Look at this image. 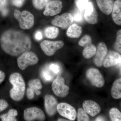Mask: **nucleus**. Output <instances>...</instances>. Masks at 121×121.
Here are the masks:
<instances>
[{
  "mask_svg": "<svg viewBox=\"0 0 121 121\" xmlns=\"http://www.w3.org/2000/svg\"><path fill=\"white\" fill-rule=\"evenodd\" d=\"M84 17L88 23L95 24L98 23V15L92 2L90 1L85 9Z\"/></svg>",
  "mask_w": 121,
  "mask_h": 121,
  "instance_id": "12",
  "label": "nucleus"
},
{
  "mask_svg": "<svg viewBox=\"0 0 121 121\" xmlns=\"http://www.w3.org/2000/svg\"><path fill=\"white\" fill-rule=\"evenodd\" d=\"M43 51L47 56H52L57 51L62 48L64 45L62 41H52L44 40L40 44Z\"/></svg>",
  "mask_w": 121,
  "mask_h": 121,
  "instance_id": "6",
  "label": "nucleus"
},
{
  "mask_svg": "<svg viewBox=\"0 0 121 121\" xmlns=\"http://www.w3.org/2000/svg\"><path fill=\"white\" fill-rule=\"evenodd\" d=\"M57 111L61 116L70 121L75 120L77 116L76 110L73 107L65 103L58 104Z\"/></svg>",
  "mask_w": 121,
  "mask_h": 121,
  "instance_id": "8",
  "label": "nucleus"
},
{
  "mask_svg": "<svg viewBox=\"0 0 121 121\" xmlns=\"http://www.w3.org/2000/svg\"><path fill=\"white\" fill-rule=\"evenodd\" d=\"M58 102L53 95H46L44 97V106L46 112L50 116L54 115L57 112Z\"/></svg>",
  "mask_w": 121,
  "mask_h": 121,
  "instance_id": "14",
  "label": "nucleus"
},
{
  "mask_svg": "<svg viewBox=\"0 0 121 121\" xmlns=\"http://www.w3.org/2000/svg\"><path fill=\"white\" fill-rule=\"evenodd\" d=\"M9 80L13 86L9 92L10 97L16 101L22 100L24 96L26 89V84L23 76L19 73L15 72L11 74Z\"/></svg>",
  "mask_w": 121,
  "mask_h": 121,
  "instance_id": "2",
  "label": "nucleus"
},
{
  "mask_svg": "<svg viewBox=\"0 0 121 121\" xmlns=\"http://www.w3.org/2000/svg\"><path fill=\"white\" fill-rule=\"evenodd\" d=\"M90 0H74L76 5L79 9L83 10L85 9Z\"/></svg>",
  "mask_w": 121,
  "mask_h": 121,
  "instance_id": "30",
  "label": "nucleus"
},
{
  "mask_svg": "<svg viewBox=\"0 0 121 121\" xmlns=\"http://www.w3.org/2000/svg\"><path fill=\"white\" fill-rule=\"evenodd\" d=\"M43 76L44 80L48 82L52 80V76L51 75L50 73L47 71H43Z\"/></svg>",
  "mask_w": 121,
  "mask_h": 121,
  "instance_id": "35",
  "label": "nucleus"
},
{
  "mask_svg": "<svg viewBox=\"0 0 121 121\" xmlns=\"http://www.w3.org/2000/svg\"><path fill=\"white\" fill-rule=\"evenodd\" d=\"M92 39L89 35H85L78 42V45L83 47H85L87 45L92 43Z\"/></svg>",
  "mask_w": 121,
  "mask_h": 121,
  "instance_id": "27",
  "label": "nucleus"
},
{
  "mask_svg": "<svg viewBox=\"0 0 121 121\" xmlns=\"http://www.w3.org/2000/svg\"><path fill=\"white\" fill-rule=\"evenodd\" d=\"M82 10L79 9L78 10L76 11L74 13V16H73L74 21L75 22H82L83 20L82 13L81 12Z\"/></svg>",
  "mask_w": 121,
  "mask_h": 121,
  "instance_id": "31",
  "label": "nucleus"
},
{
  "mask_svg": "<svg viewBox=\"0 0 121 121\" xmlns=\"http://www.w3.org/2000/svg\"><path fill=\"white\" fill-rule=\"evenodd\" d=\"M50 0H32L34 7L39 10H41L45 8Z\"/></svg>",
  "mask_w": 121,
  "mask_h": 121,
  "instance_id": "26",
  "label": "nucleus"
},
{
  "mask_svg": "<svg viewBox=\"0 0 121 121\" xmlns=\"http://www.w3.org/2000/svg\"><path fill=\"white\" fill-rule=\"evenodd\" d=\"M109 116L112 121H121V113L118 109L113 108L111 109L109 111Z\"/></svg>",
  "mask_w": 121,
  "mask_h": 121,
  "instance_id": "24",
  "label": "nucleus"
},
{
  "mask_svg": "<svg viewBox=\"0 0 121 121\" xmlns=\"http://www.w3.org/2000/svg\"><path fill=\"white\" fill-rule=\"evenodd\" d=\"M14 16L19 22L20 27L22 29H30L34 25L35 17L29 11H23L21 12L19 10L15 9Z\"/></svg>",
  "mask_w": 121,
  "mask_h": 121,
  "instance_id": "3",
  "label": "nucleus"
},
{
  "mask_svg": "<svg viewBox=\"0 0 121 121\" xmlns=\"http://www.w3.org/2000/svg\"><path fill=\"white\" fill-rule=\"evenodd\" d=\"M52 90L55 95L60 98L65 97L69 94V87L65 84V80L62 76H58L52 82Z\"/></svg>",
  "mask_w": 121,
  "mask_h": 121,
  "instance_id": "5",
  "label": "nucleus"
},
{
  "mask_svg": "<svg viewBox=\"0 0 121 121\" xmlns=\"http://www.w3.org/2000/svg\"><path fill=\"white\" fill-rule=\"evenodd\" d=\"M62 8V2L60 0L49 1L45 6L44 15L47 16H55L60 13Z\"/></svg>",
  "mask_w": 121,
  "mask_h": 121,
  "instance_id": "11",
  "label": "nucleus"
},
{
  "mask_svg": "<svg viewBox=\"0 0 121 121\" xmlns=\"http://www.w3.org/2000/svg\"><path fill=\"white\" fill-rule=\"evenodd\" d=\"M35 38L37 40H40L43 39V35L41 31H38L35 35Z\"/></svg>",
  "mask_w": 121,
  "mask_h": 121,
  "instance_id": "37",
  "label": "nucleus"
},
{
  "mask_svg": "<svg viewBox=\"0 0 121 121\" xmlns=\"http://www.w3.org/2000/svg\"><path fill=\"white\" fill-rule=\"evenodd\" d=\"M121 61V54L118 52L110 51L107 53L103 65L106 68L110 67L117 65Z\"/></svg>",
  "mask_w": 121,
  "mask_h": 121,
  "instance_id": "15",
  "label": "nucleus"
},
{
  "mask_svg": "<svg viewBox=\"0 0 121 121\" xmlns=\"http://www.w3.org/2000/svg\"><path fill=\"white\" fill-rule=\"evenodd\" d=\"M8 0H0V8H3L6 6L8 4Z\"/></svg>",
  "mask_w": 121,
  "mask_h": 121,
  "instance_id": "38",
  "label": "nucleus"
},
{
  "mask_svg": "<svg viewBox=\"0 0 121 121\" xmlns=\"http://www.w3.org/2000/svg\"><path fill=\"white\" fill-rule=\"evenodd\" d=\"M113 21L116 24L121 25V0H116L114 3L112 13Z\"/></svg>",
  "mask_w": 121,
  "mask_h": 121,
  "instance_id": "18",
  "label": "nucleus"
},
{
  "mask_svg": "<svg viewBox=\"0 0 121 121\" xmlns=\"http://www.w3.org/2000/svg\"><path fill=\"white\" fill-rule=\"evenodd\" d=\"M0 44L4 52L13 56H17L31 48V41L28 35L19 31L9 30L2 33Z\"/></svg>",
  "mask_w": 121,
  "mask_h": 121,
  "instance_id": "1",
  "label": "nucleus"
},
{
  "mask_svg": "<svg viewBox=\"0 0 121 121\" xmlns=\"http://www.w3.org/2000/svg\"><path fill=\"white\" fill-rule=\"evenodd\" d=\"M58 121H67V120L63 119H59L58 120Z\"/></svg>",
  "mask_w": 121,
  "mask_h": 121,
  "instance_id": "41",
  "label": "nucleus"
},
{
  "mask_svg": "<svg viewBox=\"0 0 121 121\" xmlns=\"http://www.w3.org/2000/svg\"><path fill=\"white\" fill-rule=\"evenodd\" d=\"M114 48L118 52H121V30H118L117 34V39L114 44Z\"/></svg>",
  "mask_w": 121,
  "mask_h": 121,
  "instance_id": "29",
  "label": "nucleus"
},
{
  "mask_svg": "<svg viewBox=\"0 0 121 121\" xmlns=\"http://www.w3.org/2000/svg\"><path fill=\"white\" fill-rule=\"evenodd\" d=\"M74 21L73 16L69 13H66L60 16H57L53 19L51 23L52 25L63 29L68 28Z\"/></svg>",
  "mask_w": 121,
  "mask_h": 121,
  "instance_id": "9",
  "label": "nucleus"
},
{
  "mask_svg": "<svg viewBox=\"0 0 121 121\" xmlns=\"http://www.w3.org/2000/svg\"><path fill=\"white\" fill-rule=\"evenodd\" d=\"M107 53L108 49L105 44L103 42L99 43L96 49L94 59V62L97 66L100 67L102 66Z\"/></svg>",
  "mask_w": 121,
  "mask_h": 121,
  "instance_id": "13",
  "label": "nucleus"
},
{
  "mask_svg": "<svg viewBox=\"0 0 121 121\" xmlns=\"http://www.w3.org/2000/svg\"><path fill=\"white\" fill-rule=\"evenodd\" d=\"M78 121H90V118L87 113L82 108H79L78 110Z\"/></svg>",
  "mask_w": 121,
  "mask_h": 121,
  "instance_id": "28",
  "label": "nucleus"
},
{
  "mask_svg": "<svg viewBox=\"0 0 121 121\" xmlns=\"http://www.w3.org/2000/svg\"><path fill=\"white\" fill-rule=\"evenodd\" d=\"M59 33L58 28L54 26H49L44 30L45 37L48 39H55L58 37Z\"/></svg>",
  "mask_w": 121,
  "mask_h": 121,
  "instance_id": "22",
  "label": "nucleus"
},
{
  "mask_svg": "<svg viewBox=\"0 0 121 121\" xmlns=\"http://www.w3.org/2000/svg\"><path fill=\"white\" fill-rule=\"evenodd\" d=\"M25 0H12L13 4L16 7H21L23 4Z\"/></svg>",
  "mask_w": 121,
  "mask_h": 121,
  "instance_id": "36",
  "label": "nucleus"
},
{
  "mask_svg": "<svg viewBox=\"0 0 121 121\" xmlns=\"http://www.w3.org/2000/svg\"><path fill=\"white\" fill-rule=\"evenodd\" d=\"M35 92L34 90L31 88L29 87L27 89L26 95L27 97L29 99H33L35 96Z\"/></svg>",
  "mask_w": 121,
  "mask_h": 121,
  "instance_id": "34",
  "label": "nucleus"
},
{
  "mask_svg": "<svg viewBox=\"0 0 121 121\" xmlns=\"http://www.w3.org/2000/svg\"><path fill=\"white\" fill-rule=\"evenodd\" d=\"M96 49V47L92 43L87 45L83 51V56L86 59L91 58L95 55Z\"/></svg>",
  "mask_w": 121,
  "mask_h": 121,
  "instance_id": "21",
  "label": "nucleus"
},
{
  "mask_svg": "<svg viewBox=\"0 0 121 121\" xmlns=\"http://www.w3.org/2000/svg\"><path fill=\"white\" fill-rule=\"evenodd\" d=\"M105 119L103 117H99L95 119V121H105Z\"/></svg>",
  "mask_w": 121,
  "mask_h": 121,
  "instance_id": "40",
  "label": "nucleus"
},
{
  "mask_svg": "<svg viewBox=\"0 0 121 121\" xmlns=\"http://www.w3.org/2000/svg\"><path fill=\"white\" fill-rule=\"evenodd\" d=\"M24 119L26 121H32L38 120L44 121L45 117L44 113L41 109L36 107L26 108L24 111Z\"/></svg>",
  "mask_w": 121,
  "mask_h": 121,
  "instance_id": "7",
  "label": "nucleus"
},
{
  "mask_svg": "<svg viewBox=\"0 0 121 121\" xmlns=\"http://www.w3.org/2000/svg\"><path fill=\"white\" fill-rule=\"evenodd\" d=\"M5 75L4 72L0 70V84L4 80Z\"/></svg>",
  "mask_w": 121,
  "mask_h": 121,
  "instance_id": "39",
  "label": "nucleus"
},
{
  "mask_svg": "<svg viewBox=\"0 0 121 121\" xmlns=\"http://www.w3.org/2000/svg\"><path fill=\"white\" fill-rule=\"evenodd\" d=\"M29 87L33 89L35 92L39 90L42 88V85L41 82L39 79H35L30 80L28 82Z\"/></svg>",
  "mask_w": 121,
  "mask_h": 121,
  "instance_id": "25",
  "label": "nucleus"
},
{
  "mask_svg": "<svg viewBox=\"0 0 121 121\" xmlns=\"http://www.w3.org/2000/svg\"><path fill=\"white\" fill-rule=\"evenodd\" d=\"M9 104L8 102L4 99H0V112L8 108Z\"/></svg>",
  "mask_w": 121,
  "mask_h": 121,
  "instance_id": "33",
  "label": "nucleus"
},
{
  "mask_svg": "<svg viewBox=\"0 0 121 121\" xmlns=\"http://www.w3.org/2000/svg\"><path fill=\"white\" fill-rule=\"evenodd\" d=\"M86 75L93 86L98 87H101L104 86V78L98 69L95 68H90L87 71Z\"/></svg>",
  "mask_w": 121,
  "mask_h": 121,
  "instance_id": "10",
  "label": "nucleus"
},
{
  "mask_svg": "<svg viewBox=\"0 0 121 121\" xmlns=\"http://www.w3.org/2000/svg\"><path fill=\"white\" fill-rule=\"evenodd\" d=\"M82 28L77 24H72L68 28L67 36L69 38L76 39L80 37L82 33Z\"/></svg>",
  "mask_w": 121,
  "mask_h": 121,
  "instance_id": "19",
  "label": "nucleus"
},
{
  "mask_svg": "<svg viewBox=\"0 0 121 121\" xmlns=\"http://www.w3.org/2000/svg\"><path fill=\"white\" fill-rule=\"evenodd\" d=\"M39 60L38 56L35 52L28 51L21 54L17 59V63L22 70L26 69L29 66L35 65Z\"/></svg>",
  "mask_w": 121,
  "mask_h": 121,
  "instance_id": "4",
  "label": "nucleus"
},
{
  "mask_svg": "<svg viewBox=\"0 0 121 121\" xmlns=\"http://www.w3.org/2000/svg\"><path fill=\"white\" fill-rule=\"evenodd\" d=\"M18 115L17 111L14 109H11L7 113L0 116V118L2 121H16V117Z\"/></svg>",
  "mask_w": 121,
  "mask_h": 121,
  "instance_id": "23",
  "label": "nucleus"
},
{
  "mask_svg": "<svg viewBox=\"0 0 121 121\" xmlns=\"http://www.w3.org/2000/svg\"><path fill=\"white\" fill-rule=\"evenodd\" d=\"M50 70L56 74H58L60 71V67L57 64H51L50 66Z\"/></svg>",
  "mask_w": 121,
  "mask_h": 121,
  "instance_id": "32",
  "label": "nucleus"
},
{
  "mask_svg": "<svg viewBox=\"0 0 121 121\" xmlns=\"http://www.w3.org/2000/svg\"><path fill=\"white\" fill-rule=\"evenodd\" d=\"M111 95L115 99H118L121 98V79L116 80L113 84L111 89Z\"/></svg>",
  "mask_w": 121,
  "mask_h": 121,
  "instance_id": "20",
  "label": "nucleus"
},
{
  "mask_svg": "<svg viewBox=\"0 0 121 121\" xmlns=\"http://www.w3.org/2000/svg\"><path fill=\"white\" fill-rule=\"evenodd\" d=\"M114 0H96L98 7L103 13L110 15L112 13L113 7Z\"/></svg>",
  "mask_w": 121,
  "mask_h": 121,
  "instance_id": "17",
  "label": "nucleus"
},
{
  "mask_svg": "<svg viewBox=\"0 0 121 121\" xmlns=\"http://www.w3.org/2000/svg\"><path fill=\"white\" fill-rule=\"evenodd\" d=\"M83 108L84 111L92 117H95L101 111L100 106L97 103L91 101L86 100L83 103Z\"/></svg>",
  "mask_w": 121,
  "mask_h": 121,
  "instance_id": "16",
  "label": "nucleus"
}]
</instances>
